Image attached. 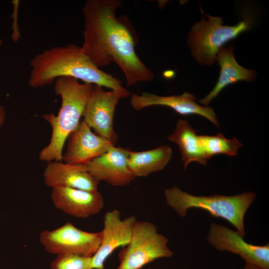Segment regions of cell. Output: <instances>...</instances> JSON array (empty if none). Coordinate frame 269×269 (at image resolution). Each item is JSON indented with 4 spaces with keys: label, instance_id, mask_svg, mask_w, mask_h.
<instances>
[{
    "label": "cell",
    "instance_id": "obj_1",
    "mask_svg": "<svg viewBox=\"0 0 269 269\" xmlns=\"http://www.w3.org/2000/svg\"><path fill=\"white\" fill-rule=\"evenodd\" d=\"M122 4L120 0L86 1L81 49L99 68L115 63L128 86L150 82L154 75L136 53L138 38L133 25L126 15H116Z\"/></svg>",
    "mask_w": 269,
    "mask_h": 269
},
{
    "label": "cell",
    "instance_id": "obj_2",
    "mask_svg": "<svg viewBox=\"0 0 269 269\" xmlns=\"http://www.w3.org/2000/svg\"><path fill=\"white\" fill-rule=\"evenodd\" d=\"M30 66L28 84L33 88L51 84L59 77H70L109 88L122 98L131 95L121 80L97 67L81 46L73 43L44 50L31 59Z\"/></svg>",
    "mask_w": 269,
    "mask_h": 269
},
{
    "label": "cell",
    "instance_id": "obj_3",
    "mask_svg": "<svg viewBox=\"0 0 269 269\" xmlns=\"http://www.w3.org/2000/svg\"><path fill=\"white\" fill-rule=\"evenodd\" d=\"M93 86L70 77H61L55 80L54 90L61 97V105L57 116L53 113L43 116L51 126L52 135L49 144L39 153L41 160H62L65 141L81 121Z\"/></svg>",
    "mask_w": 269,
    "mask_h": 269
},
{
    "label": "cell",
    "instance_id": "obj_4",
    "mask_svg": "<svg viewBox=\"0 0 269 269\" xmlns=\"http://www.w3.org/2000/svg\"><path fill=\"white\" fill-rule=\"evenodd\" d=\"M164 194L167 204L179 216H186L187 211L190 208L201 209L213 217L229 222L243 237L246 234L245 215L256 196L251 191L232 196H195L175 185L166 189Z\"/></svg>",
    "mask_w": 269,
    "mask_h": 269
},
{
    "label": "cell",
    "instance_id": "obj_5",
    "mask_svg": "<svg viewBox=\"0 0 269 269\" xmlns=\"http://www.w3.org/2000/svg\"><path fill=\"white\" fill-rule=\"evenodd\" d=\"M246 14L236 24L224 25L222 17L207 14L206 20L203 13L201 21L191 27L187 38L191 54L199 64H213L219 51L226 43L253 26V16L251 13Z\"/></svg>",
    "mask_w": 269,
    "mask_h": 269
},
{
    "label": "cell",
    "instance_id": "obj_6",
    "mask_svg": "<svg viewBox=\"0 0 269 269\" xmlns=\"http://www.w3.org/2000/svg\"><path fill=\"white\" fill-rule=\"evenodd\" d=\"M168 242L153 223L137 220L129 243L119 253L120 264L117 269H141L156 260L171 257L173 253Z\"/></svg>",
    "mask_w": 269,
    "mask_h": 269
},
{
    "label": "cell",
    "instance_id": "obj_7",
    "mask_svg": "<svg viewBox=\"0 0 269 269\" xmlns=\"http://www.w3.org/2000/svg\"><path fill=\"white\" fill-rule=\"evenodd\" d=\"M39 241L51 254L92 257L100 246L101 232L85 231L68 222L55 229L41 231Z\"/></svg>",
    "mask_w": 269,
    "mask_h": 269
},
{
    "label": "cell",
    "instance_id": "obj_8",
    "mask_svg": "<svg viewBox=\"0 0 269 269\" xmlns=\"http://www.w3.org/2000/svg\"><path fill=\"white\" fill-rule=\"evenodd\" d=\"M207 241L216 249L239 255L246 263L258 269H269V244H249L237 232L216 223L210 225Z\"/></svg>",
    "mask_w": 269,
    "mask_h": 269
},
{
    "label": "cell",
    "instance_id": "obj_9",
    "mask_svg": "<svg viewBox=\"0 0 269 269\" xmlns=\"http://www.w3.org/2000/svg\"><path fill=\"white\" fill-rule=\"evenodd\" d=\"M121 96L113 90L105 91L94 85L85 107L83 120L97 134L114 144L119 137L114 129V117Z\"/></svg>",
    "mask_w": 269,
    "mask_h": 269
},
{
    "label": "cell",
    "instance_id": "obj_10",
    "mask_svg": "<svg viewBox=\"0 0 269 269\" xmlns=\"http://www.w3.org/2000/svg\"><path fill=\"white\" fill-rule=\"evenodd\" d=\"M134 216L122 219L119 210L106 212L101 232V241L96 253L91 257L92 269H104L108 257L119 247L130 242L134 226L137 221Z\"/></svg>",
    "mask_w": 269,
    "mask_h": 269
},
{
    "label": "cell",
    "instance_id": "obj_11",
    "mask_svg": "<svg viewBox=\"0 0 269 269\" xmlns=\"http://www.w3.org/2000/svg\"><path fill=\"white\" fill-rule=\"evenodd\" d=\"M130 150L114 145L85 164L86 168L98 182L103 181L116 187L127 185L135 178L128 165Z\"/></svg>",
    "mask_w": 269,
    "mask_h": 269
},
{
    "label": "cell",
    "instance_id": "obj_12",
    "mask_svg": "<svg viewBox=\"0 0 269 269\" xmlns=\"http://www.w3.org/2000/svg\"><path fill=\"white\" fill-rule=\"evenodd\" d=\"M196 100L193 94L188 92L168 96L143 92L140 94H131L130 104L136 111L154 106L168 107L181 115H197L203 117L219 127L220 124L214 109L210 107L199 105Z\"/></svg>",
    "mask_w": 269,
    "mask_h": 269
},
{
    "label": "cell",
    "instance_id": "obj_13",
    "mask_svg": "<svg viewBox=\"0 0 269 269\" xmlns=\"http://www.w3.org/2000/svg\"><path fill=\"white\" fill-rule=\"evenodd\" d=\"M82 120L68 136L66 150L62 156L64 162L86 164L108 151L114 144L95 134Z\"/></svg>",
    "mask_w": 269,
    "mask_h": 269
},
{
    "label": "cell",
    "instance_id": "obj_14",
    "mask_svg": "<svg viewBox=\"0 0 269 269\" xmlns=\"http://www.w3.org/2000/svg\"><path fill=\"white\" fill-rule=\"evenodd\" d=\"M51 197L56 208L77 218L86 219L96 215L104 206L103 197L98 190L55 187Z\"/></svg>",
    "mask_w": 269,
    "mask_h": 269
},
{
    "label": "cell",
    "instance_id": "obj_15",
    "mask_svg": "<svg viewBox=\"0 0 269 269\" xmlns=\"http://www.w3.org/2000/svg\"><path fill=\"white\" fill-rule=\"evenodd\" d=\"M45 184L51 187H69L89 191L98 190L99 182L87 171L85 164L53 161L43 172Z\"/></svg>",
    "mask_w": 269,
    "mask_h": 269
},
{
    "label": "cell",
    "instance_id": "obj_16",
    "mask_svg": "<svg viewBox=\"0 0 269 269\" xmlns=\"http://www.w3.org/2000/svg\"><path fill=\"white\" fill-rule=\"evenodd\" d=\"M216 60L220 67L218 80L212 90L199 102L207 106L227 86L240 81L251 82L255 80L257 72L245 68L237 62L233 53V47H223L219 51Z\"/></svg>",
    "mask_w": 269,
    "mask_h": 269
},
{
    "label": "cell",
    "instance_id": "obj_17",
    "mask_svg": "<svg viewBox=\"0 0 269 269\" xmlns=\"http://www.w3.org/2000/svg\"><path fill=\"white\" fill-rule=\"evenodd\" d=\"M167 139L176 143L180 150L184 168L192 162L205 165L209 159L200 142L199 135L185 120H179L174 132Z\"/></svg>",
    "mask_w": 269,
    "mask_h": 269
},
{
    "label": "cell",
    "instance_id": "obj_18",
    "mask_svg": "<svg viewBox=\"0 0 269 269\" xmlns=\"http://www.w3.org/2000/svg\"><path fill=\"white\" fill-rule=\"evenodd\" d=\"M172 155V148L166 145L142 151L131 150L128 165L135 178L145 177L163 169L168 164Z\"/></svg>",
    "mask_w": 269,
    "mask_h": 269
},
{
    "label": "cell",
    "instance_id": "obj_19",
    "mask_svg": "<svg viewBox=\"0 0 269 269\" xmlns=\"http://www.w3.org/2000/svg\"><path fill=\"white\" fill-rule=\"evenodd\" d=\"M199 139L206 155L210 159L217 154L236 156L242 144L237 138L228 139L222 133L216 135H199Z\"/></svg>",
    "mask_w": 269,
    "mask_h": 269
},
{
    "label": "cell",
    "instance_id": "obj_20",
    "mask_svg": "<svg viewBox=\"0 0 269 269\" xmlns=\"http://www.w3.org/2000/svg\"><path fill=\"white\" fill-rule=\"evenodd\" d=\"M51 269H92L91 257L59 255L50 264Z\"/></svg>",
    "mask_w": 269,
    "mask_h": 269
},
{
    "label": "cell",
    "instance_id": "obj_21",
    "mask_svg": "<svg viewBox=\"0 0 269 269\" xmlns=\"http://www.w3.org/2000/svg\"><path fill=\"white\" fill-rule=\"evenodd\" d=\"M19 1L13 0L11 1L13 5V11L11 17L13 18L12 24V33L11 38L13 42H17L20 37L19 28L17 24L18 7Z\"/></svg>",
    "mask_w": 269,
    "mask_h": 269
},
{
    "label": "cell",
    "instance_id": "obj_22",
    "mask_svg": "<svg viewBox=\"0 0 269 269\" xmlns=\"http://www.w3.org/2000/svg\"><path fill=\"white\" fill-rule=\"evenodd\" d=\"M5 117V111L4 107L0 105V127L3 125L4 123Z\"/></svg>",
    "mask_w": 269,
    "mask_h": 269
},
{
    "label": "cell",
    "instance_id": "obj_23",
    "mask_svg": "<svg viewBox=\"0 0 269 269\" xmlns=\"http://www.w3.org/2000/svg\"><path fill=\"white\" fill-rule=\"evenodd\" d=\"M244 269H257L252 265L246 264Z\"/></svg>",
    "mask_w": 269,
    "mask_h": 269
},
{
    "label": "cell",
    "instance_id": "obj_24",
    "mask_svg": "<svg viewBox=\"0 0 269 269\" xmlns=\"http://www.w3.org/2000/svg\"><path fill=\"white\" fill-rule=\"evenodd\" d=\"M2 45V41L0 38V46Z\"/></svg>",
    "mask_w": 269,
    "mask_h": 269
}]
</instances>
